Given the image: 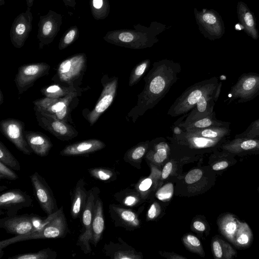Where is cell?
Listing matches in <instances>:
<instances>
[{"label":"cell","instance_id":"obj_49","mask_svg":"<svg viewBox=\"0 0 259 259\" xmlns=\"http://www.w3.org/2000/svg\"><path fill=\"white\" fill-rule=\"evenodd\" d=\"M193 227L195 230L199 232H204L206 229L205 224L200 221H195L193 223Z\"/></svg>","mask_w":259,"mask_h":259},{"label":"cell","instance_id":"obj_16","mask_svg":"<svg viewBox=\"0 0 259 259\" xmlns=\"http://www.w3.org/2000/svg\"><path fill=\"white\" fill-rule=\"evenodd\" d=\"M24 123L18 119L7 118L0 121L2 134L23 154L30 155L32 150L28 144L24 136Z\"/></svg>","mask_w":259,"mask_h":259},{"label":"cell","instance_id":"obj_8","mask_svg":"<svg viewBox=\"0 0 259 259\" xmlns=\"http://www.w3.org/2000/svg\"><path fill=\"white\" fill-rule=\"evenodd\" d=\"M100 193V189L97 187H92L88 190L87 202L80 219L82 228L76 245L79 247L84 254H90L92 251L90 245L92 238V224L96 199Z\"/></svg>","mask_w":259,"mask_h":259},{"label":"cell","instance_id":"obj_11","mask_svg":"<svg viewBox=\"0 0 259 259\" xmlns=\"http://www.w3.org/2000/svg\"><path fill=\"white\" fill-rule=\"evenodd\" d=\"M176 146L186 147L191 150H216L227 141V138L221 139L206 138L192 134L183 130L179 134H173L167 137Z\"/></svg>","mask_w":259,"mask_h":259},{"label":"cell","instance_id":"obj_18","mask_svg":"<svg viewBox=\"0 0 259 259\" xmlns=\"http://www.w3.org/2000/svg\"><path fill=\"white\" fill-rule=\"evenodd\" d=\"M33 15L30 8L14 19L10 32L11 43L17 49L23 47L32 29Z\"/></svg>","mask_w":259,"mask_h":259},{"label":"cell","instance_id":"obj_25","mask_svg":"<svg viewBox=\"0 0 259 259\" xmlns=\"http://www.w3.org/2000/svg\"><path fill=\"white\" fill-rule=\"evenodd\" d=\"M217 222L221 233L232 243L241 222L234 214L225 212L218 218Z\"/></svg>","mask_w":259,"mask_h":259},{"label":"cell","instance_id":"obj_7","mask_svg":"<svg viewBox=\"0 0 259 259\" xmlns=\"http://www.w3.org/2000/svg\"><path fill=\"white\" fill-rule=\"evenodd\" d=\"M118 78L116 76L109 77L107 74L103 76L101 83L103 89L100 96L93 110L82 111V115L90 125H93L101 115L112 104L116 95Z\"/></svg>","mask_w":259,"mask_h":259},{"label":"cell","instance_id":"obj_9","mask_svg":"<svg viewBox=\"0 0 259 259\" xmlns=\"http://www.w3.org/2000/svg\"><path fill=\"white\" fill-rule=\"evenodd\" d=\"M34 110L38 125L58 139L68 141L78 136V131L70 123L47 114L35 106Z\"/></svg>","mask_w":259,"mask_h":259},{"label":"cell","instance_id":"obj_33","mask_svg":"<svg viewBox=\"0 0 259 259\" xmlns=\"http://www.w3.org/2000/svg\"><path fill=\"white\" fill-rule=\"evenodd\" d=\"M57 252L49 247L35 252L21 253L8 257V259H56Z\"/></svg>","mask_w":259,"mask_h":259},{"label":"cell","instance_id":"obj_20","mask_svg":"<svg viewBox=\"0 0 259 259\" xmlns=\"http://www.w3.org/2000/svg\"><path fill=\"white\" fill-rule=\"evenodd\" d=\"M105 144L96 139L74 143L65 147L60 152L64 156H85L104 148Z\"/></svg>","mask_w":259,"mask_h":259},{"label":"cell","instance_id":"obj_56","mask_svg":"<svg viewBox=\"0 0 259 259\" xmlns=\"http://www.w3.org/2000/svg\"><path fill=\"white\" fill-rule=\"evenodd\" d=\"M257 192L259 194V184H258V188H257Z\"/></svg>","mask_w":259,"mask_h":259},{"label":"cell","instance_id":"obj_2","mask_svg":"<svg viewBox=\"0 0 259 259\" xmlns=\"http://www.w3.org/2000/svg\"><path fill=\"white\" fill-rule=\"evenodd\" d=\"M50 215L49 221L41 228L26 234L2 240L0 241V250L11 244L26 240L64 238L69 229L63 206Z\"/></svg>","mask_w":259,"mask_h":259},{"label":"cell","instance_id":"obj_51","mask_svg":"<svg viewBox=\"0 0 259 259\" xmlns=\"http://www.w3.org/2000/svg\"><path fill=\"white\" fill-rule=\"evenodd\" d=\"M66 6L74 8L76 5L75 0H62Z\"/></svg>","mask_w":259,"mask_h":259},{"label":"cell","instance_id":"obj_24","mask_svg":"<svg viewBox=\"0 0 259 259\" xmlns=\"http://www.w3.org/2000/svg\"><path fill=\"white\" fill-rule=\"evenodd\" d=\"M92 229V238L90 243L96 247L102 239L105 229L103 205L99 195L97 196L95 201Z\"/></svg>","mask_w":259,"mask_h":259},{"label":"cell","instance_id":"obj_15","mask_svg":"<svg viewBox=\"0 0 259 259\" xmlns=\"http://www.w3.org/2000/svg\"><path fill=\"white\" fill-rule=\"evenodd\" d=\"M62 24V15L53 10L39 16L38 23L37 38L39 41V49L51 44L58 34Z\"/></svg>","mask_w":259,"mask_h":259},{"label":"cell","instance_id":"obj_38","mask_svg":"<svg viewBox=\"0 0 259 259\" xmlns=\"http://www.w3.org/2000/svg\"><path fill=\"white\" fill-rule=\"evenodd\" d=\"M88 171L94 179L102 181L110 180L114 176L112 170L104 167H93L88 169Z\"/></svg>","mask_w":259,"mask_h":259},{"label":"cell","instance_id":"obj_52","mask_svg":"<svg viewBox=\"0 0 259 259\" xmlns=\"http://www.w3.org/2000/svg\"><path fill=\"white\" fill-rule=\"evenodd\" d=\"M34 1V0H26L27 8H31L32 6Z\"/></svg>","mask_w":259,"mask_h":259},{"label":"cell","instance_id":"obj_43","mask_svg":"<svg viewBox=\"0 0 259 259\" xmlns=\"http://www.w3.org/2000/svg\"><path fill=\"white\" fill-rule=\"evenodd\" d=\"M12 169L0 161V179L12 181L17 180L18 176Z\"/></svg>","mask_w":259,"mask_h":259},{"label":"cell","instance_id":"obj_40","mask_svg":"<svg viewBox=\"0 0 259 259\" xmlns=\"http://www.w3.org/2000/svg\"><path fill=\"white\" fill-rule=\"evenodd\" d=\"M235 138H259V118L252 121L244 132L236 135Z\"/></svg>","mask_w":259,"mask_h":259},{"label":"cell","instance_id":"obj_48","mask_svg":"<svg viewBox=\"0 0 259 259\" xmlns=\"http://www.w3.org/2000/svg\"><path fill=\"white\" fill-rule=\"evenodd\" d=\"M152 184V181L151 179L147 178L144 180L140 184L139 188L141 191L148 190Z\"/></svg>","mask_w":259,"mask_h":259},{"label":"cell","instance_id":"obj_50","mask_svg":"<svg viewBox=\"0 0 259 259\" xmlns=\"http://www.w3.org/2000/svg\"><path fill=\"white\" fill-rule=\"evenodd\" d=\"M136 201L137 199L135 197L129 196L124 199V203L126 205L132 206L136 203Z\"/></svg>","mask_w":259,"mask_h":259},{"label":"cell","instance_id":"obj_10","mask_svg":"<svg viewBox=\"0 0 259 259\" xmlns=\"http://www.w3.org/2000/svg\"><path fill=\"white\" fill-rule=\"evenodd\" d=\"M229 103L235 100L245 103L259 95V74L249 72L242 74L232 87L229 95Z\"/></svg>","mask_w":259,"mask_h":259},{"label":"cell","instance_id":"obj_30","mask_svg":"<svg viewBox=\"0 0 259 259\" xmlns=\"http://www.w3.org/2000/svg\"><path fill=\"white\" fill-rule=\"evenodd\" d=\"M253 240V234L248 225L241 222L235 235L232 244L239 248L250 246Z\"/></svg>","mask_w":259,"mask_h":259},{"label":"cell","instance_id":"obj_44","mask_svg":"<svg viewBox=\"0 0 259 259\" xmlns=\"http://www.w3.org/2000/svg\"><path fill=\"white\" fill-rule=\"evenodd\" d=\"M203 176V171L200 169H194L190 171L186 176L185 181L186 183L191 184L200 180Z\"/></svg>","mask_w":259,"mask_h":259},{"label":"cell","instance_id":"obj_39","mask_svg":"<svg viewBox=\"0 0 259 259\" xmlns=\"http://www.w3.org/2000/svg\"><path fill=\"white\" fill-rule=\"evenodd\" d=\"M184 244L191 251L204 256V252L200 240L195 236L187 235L183 239Z\"/></svg>","mask_w":259,"mask_h":259},{"label":"cell","instance_id":"obj_29","mask_svg":"<svg viewBox=\"0 0 259 259\" xmlns=\"http://www.w3.org/2000/svg\"><path fill=\"white\" fill-rule=\"evenodd\" d=\"M230 123L218 119L213 111L209 115L194 121L183 127L184 130L204 128L212 126L229 127Z\"/></svg>","mask_w":259,"mask_h":259},{"label":"cell","instance_id":"obj_53","mask_svg":"<svg viewBox=\"0 0 259 259\" xmlns=\"http://www.w3.org/2000/svg\"><path fill=\"white\" fill-rule=\"evenodd\" d=\"M4 97L2 91L0 90V105H1L4 102Z\"/></svg>","mask_w":259,"mask_h":259},{"label":"cell","instance_id":"obj_21","mask_svg":"<svg viewBox=\"0 0 259 259\" xmlns=\"http://www.w3.org/2000/svg\"><path fill=\"white\" fill-rule=\"evenodd\" d=\"M85 185L84 179L80 178L71 193L70 215L72 219L74 220L81 219L87 202L88 191Z\"/></svg>","mask_w":259,"mask_h":259},{"label":"cell","instance_id":"obj_55","mask_svg":"<svg viewBox=\"0 0 259 259\" xmlns=\"http://www.w3.org/2000/svg\"><path fill=\"white\" fill-rule=\"evenodd\" d=\"M3 254H4V251H3V250H0V258H2Z\"/></svg>","mask_w":259,"mask_h":259},{"label":"cell","instance_id":"obj_47","mask_svg":"<svg viewBox=\"0 0 259 259\" xmlns=\"http://www.w3.org/2000/svg\"><path fill=\"white\" fill-rule=\"evenodd\" d=\"M172 168V163L171 162H168L164 165L162 171V178L163 179H166L170 175Z\"/></svg>","mask_w":259,"mask_h":259},{"label":"cell","instance_id":"obj_31","mask_svg":"<svg viewBox=\"0 0 259 259\" xmlns=\"http://www.w3.org/2000/svg\"><path fill=\"white\" fill-rule=\"evenodd\" d=\"M186 131L195 135L210 139L227 138L231 133L229 127L221 126H212L201 129L186 130Z\"/></svg>","mask_w":259,"mask_h":259},{"label":"cell","instance_id":"obj_35","mask_svg":"<svg viewBox=\"0 0 259 259\" xmlns=\"http://www.w3.org/2000/svg\"><path fill=\"white\" fill-rule=\"evenodd\" d=\"M149 59L145 60L135 66L132 70L128 80V85L131 87L137 84L141 79L150 66Z\"/></svg>","mask_w":259,"mask_h":259},{"label":"cell","instance_id":"obj_4","mask_svg":"<svg viewBox=\"0 0 259 259\" xmlns=\"http://www.w3.org/2000/svg\"><path fill=\"white\" fill-rule=\"evenodd\" d=\"M87 58L81 53L71 56L59 64L52 80L66 87H79L87 69Z\"/></svg>","mask_w":259,"mask_h":259},{"label":"cell","instance_id":"obj_6","mask_svg":"<svg viewBox=\"0 0 259 259\" xmlns=\"http://www.w3.org/2000/svg\"><path fill=\"white\" fill-rule=\"evenodd\" d=\"M49 220V217L44 218L33 213L7 216L0 219V228L8 233L18 236L41 228Z\"/></svg>","mask_w":259,"mask_h":259},{"label":"cell","instance_id":"obj_13","mask_svg":"<svg viewBox=\"0 0 259 259\" xmlns=\"http://www.w3.org/2000/svg\"><path fill=\"white\" fill-rule=\"evenodd\" d=\"M50 68V65L45 62L27 64L20 66L15 78L19 96L32 87L38 79L47 75Z\"/></svg>","mask_w":259,"mask_h":259},{"label":"cell","instance_id":"obj_26","mask_svg":"<svg viewBox=\"0 0 259 259\" xmlns=\"http://www.w3.org/2000/svg\"><path fill=\"white\" fill-rule=\"evenodd\" d=\"M211 248L213 256L216 259H232L237 254L236 250L229 243L219 236L212 238Z\"/></svg>","mask_w":259,"mask_h":259},{"label":"cell","instance_id":"obj_3","mask_svg":"<svg viewBox=\"0 0 259 259\" xmlns=\"http://www.w3.org/2000/svg\"><path fill=\"white\" fill-rule=\"evenodd\" d=\"M220 82L214 76L190 86L176 99L168 110L167 114L176 117L189 112L204 94L213 92Z\"/></svg>","mask_w":259,"mask_h":259},{"label":"cell","instance_id":"obj_5","mask_svg":"<svg viewBox=\"0 0 259 259\" xmlns=\"http://www.w3.org/2000/svg\"><path fill=\"white\" fill-rule=\"evenodd\" d=\"M83 91L74 92L60 98H44L33 102L35 107L42 112L69 123H73L71 112L79 102L78 97Z\"/></svg>","mask_w":259,"mask_h":259},{"label":"cell","instance_id":"obj_28","mask_svg":"<svg viewBox=\"0 0 259 259\" xmlns=\"http://www.w3.org/2000/svg\"><path fill=\"white\" fill-rule=\"evenodd\" d=\"M89 88L66 87L57 83H54L44 87L40 90L41 93L46 97L51 98H60L64 97L72 92L85 91Z\"/></svg>","mask_w":259,"mask_h":259},{"label":"cell","instance_id":"obj_12","mask_svg":"<svg viewBox=\"0 0 259 259\" xmlns=\"http://www.w3.org/2000/svg\"><path fill=\"white\" fill-rule=\"evenodd\" d=\"M222 85V83L220 82L213 92L203 95L188 114H184L175 123L183 128L189 123L212 113L215 103L219 97Z\"/></svg>","mask_w":259,"mask_h":259},{"label":"cell","instance_id":"obj_1","mask_svg":"<svg viewBox=\"0 0 259 259\" xmlns=\"http://www.w3.org/2000/svg\"><path fill=\"white\" fill-rule=\"evenodd\" d=\"M181 65L172 61L162 60L154 62L144 77L145 85L138 95L136 105L127 114L133 123L153 109L166 95L179 79Z\"/></svg>","mask_w":259,"mask_h":259},{"label":"cell","instance_id":"obj_34","mask_svg":"<svg viewBox=\"0 0 259 259\" xmlns=\"http://www.w3.org/2000/svg\"><path fill=\"white\" fill-rule=\"evenodd\" d=\"M0 161L15 170L19 171V162L2 141H0Z\"/></svg>","mask_w":259,"mask_h":259},{"label":"cell","instance_id":"obj_27","mask_svg":"<svg viewBox=\"0 0 259 259\" xmlns=\"http://www.w3.org/2000/svg\"><path fill=\"white\" fill-rule=\"evenodd\" d=\"M235 156L223 150L222 151L216 150L212 155L213 159L211 165L212 170L215 171H222L233 166L237 162Z\"/></svg>","mask_w":259,"mask_h":259},{"label":"cell","instance_id":"obj_14","mask_svg":"<svg viewBox=\"0 0 259 259\" xmlns=\"http://www.w3.org/2000/svg\"><path fill=\"white\" fill-rule=\"evenodd\" d=\"M34 195L40 207L48 215H50L59 208L52 190L44 177L37 171L29 176Z\"/></svg>","mask_w":259,"mask_h":259},{"label":"cell","instance_id":"obj_45","mask_svg":"<svg viewBox=\"0 0 259 259\" xmlns=\"http://www.w3.org/2000/svg\"><path fill=\"white\" fill-rule=\"evenodd\" d=\"M160 212V207L158 203H153L150 207L147 216L149 219L153 220L156 218Z\"/></svg>","mask_w":259,"mask_h":259},{"label":"cell","instance_id":"obj_17","mask_svg":"<svg viewBox=\"0 0 259 259\" xmlns=\"http://www.w3.org/2000/svg\"><path fill=\"white\" fill-rule=\"evenodd\" d=\"M33 199L20 189H11L1 194L0 208L6 210L7 216H14L18 211L32 205Z\"/></svg>","mask_w":259,"mask_h":259},{"label":"cell","instance_id":"obj_22","mask_svg":"<svg viewBox=\"0 0 259 259\" xmlns=\"http://www.w3.org/2000/svg\"><path fill=\"white\" fill-rule=\"evenodd\" d=\"M24 136L30 148L36 155L45 157L49 154L53 144L47 135L38 132L25 131Z\"/></svg>","mask_w":259,"mask_h":259},{"label":"cell","instance_id":"obj_23","mask_svg":"<svg viewBox=\"0 0 259 259\" xmlns=\"http://www.w3.org/2000/svg\"><path fill=\"white\" fill-rule=\"evenodd\" d=\"M237 14L239 21L245 33L252 39L257 40L259 37V34L256 28L255 17L243 2L238 3Z\"/></svg>","mask_w":259,"mask_h":259},{"label":"cell","instance_id":"obj_41","mask_svg":"<svg viewBox=\"0 0 259 259\" xmlns=\"http://www.w3.org/2000/svg\"><path fill=\"white\" fill-rule=\"evenodd\" d=\"M150 145L151 143L149 141L139 143L131 150L129 154L130 157L133 160L140 159L144 155Z\"/></svg>","mask_w":259,"mask_h":259},{"label":"cell","instance_id":"obj_36","mask_svg":"<svg viewBox=\"0 0 259 259\" xmlns=\"http://www.w3.org/2000/svg\"><path fill=\"white\" fill-rule=\"evenodd\" d=\"M79 31L77 26H72L68 29L60 39L58 48L62 50L70 46L79 36Z\"/></svg>","mask_w":259,"mask_h":259},{"label":"cell","instance_id":"obj_32","mask_svg":"<svg viewBox=\"0 0 259 259\" xmlns=\"http://www.w3.org/2000/svg\"><path fill=\"white\" fill-rule=\"evenodd\" d=\"M153 149L149 153L152 155L154 161L156 163H161L167 157L170 150L168 144L163 138H158L153 140Z\"/></svg>","mask_w":259,"mask_h":259},{"label":"cell","instance_id":"obj_37","mask_svg":"<svg viewBox=\"0 0 259 259\" xmlns=\"http://www.w3.org/2000/svg\"><path fill=\"white\" fill-rule=\"evenodd\" d=\"M90 7L92 15L96 20L104 18L106 14V0H90Z\"/></svg>","mask_w":259,"mask_h":259},{"label":"cell","instance_id":"obj_42","mask_svg":"<svg viewBox=\"0 0 259 259\" xmlns=\"http://www.w3.org/2000/svg\"><path fill=\"white\" fill-rule=\"evenodd\" d=\"M174 186L171 183H167L160 188L156 193V197L160 200L166 201L172 196Z\"/></svg>","mask_w":259,"mask_h":259},{"label":"cell","instance_id":"obj_19","mask_svg":"<svg viewBox=\"0 0 259 259\" xmlns=\"http://www.w3.org/2000/svg\"><path fill=\"white\" fill-rule=\"evenodd\" d=\"M220 148L239 156L257 155L259 154V139L235 138L231 141H226Z\"/></svg>","mask_w":259,"mask_h":259},{"label":"cell","instance_id":"obj_54","mask_svg":"<svg viewBox=\"0 0 259 259\" xmlns=\"http://www.w3.org/2000/svg\"><path fill=\"white\" fill-rule=\"evenodd\" d=\"M5 4V0H0V6H3Z\"/></svg>","mask_w":259,"mask_h":259},{"label":"cell","instance_id":"obj_46","mask_svg":"<svg viewBox=\"0 0 259 259\" xmlns=\"http://www.w3.org/2000/svg\"><path fill=\"white\" fill-rule=\"evenodd\" d=\"M119 41L123 42H130L133 41L134 36L130 32H122L118 36Z\"/></svg>","mask_w":259,"mask_h":259}]
</instances>
